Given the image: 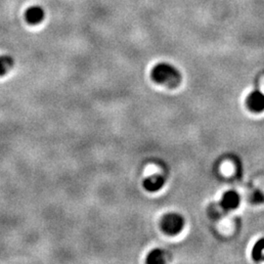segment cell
Returning <instances> with one entry per match:
<instances>
[{
    "mask_svg": "<svg viewBox=\"0 0 264 264\" xmlns=\"http://www.w3.org/2000/svg\"><path fill=\"white\" fill-rule=\"evenodd\" d=\"M240 196L235 191H227L222 196L221 206L225 209H235L240 206Z\"/></svg>",
    "mask_w": 264,
    "mask_h": 264,
    "instance_id": "obj_5",
    "label": "cell"
},
{
    "mask_svg": "<svg viewBox=\"0 0 264 264\" xmlns=\"http://www.w3.org/2000/svg\"><path fill=\"white\" fill-rule=\"evenodd\" d=\"M152 79L162 85L175 87L181 81V74L170 63H160L156 65L151 72Z\"/></svg>",
    "mask_w": 264,
    "mask_h": 264,
    "instance_id": "obj_1",
    "label": "cell"
},
{
    "mask_svg": "<svg viewBox=\"0 0 264 264\" xmlns=\"http://www.w3.org/2000/svg\"><path fill=\"white\" fill-rule=\"evenodd\" d=\"M170 260L169 253L162 248H155L151 250L146 258V262L150 264L167 263Z\"/></svg>",
    "mask_w": 264,
    "mask_h": 264,
    "instance_id": "obj_6",
    "label": "cell"
},
{
    "mask_svg": "<svg viewBox=\"0 0 264 264\" xmlns=\"http://www.w3.org/2000/svg\"><path fill=\"white\" fill-rule=\"evenodd\" d=\"M184 217L176 212H170L166 214L161 221V227L163 231L170 236L179 234L184 228Z\"/></svg>",
    "mask_w": 264,
    "mask_h": 264,
    "instance_id": "obj_2",
    "label": "cell"
},
{
    "mask_svg": "<svg viewBox=\"0 0 264 264\" xmlns=\"http://www.w3.org/2000/svg\"><path fill=\"white\" fill-rule=\"evenodd\" d=\"M165 184V178L162 175L155 174L146 178L143 182V186L149 192H157L163 188Z\"/></svg>",
    "mask_w": 264,
    "mask_h": 264,
    "instance_id": "obj_7",
    "label": "cell"
},
{
    "mask_svg": "<svg viewBox=\"0 0 264 264\" xmlns=\"http://www.w3.org/2000/svg\"><path fill=\"white\" fill-rule=\"evenodd\" d=\"M14 59L9 55L0 56V76L6 75L14 66Z\"/></svg>",
    "mask_w": 264,
    "mask_h": 264,
    "instance_id": "obj_8",
    "label": "cell"
},
{
    "mask_svg": "<svg viewBox=\"0 0 264 264\" xmlns=\"http://www.w3.org/2000/svg\"><path fill=\"white\" fill-rule=\"evenodd\" d=\"M25 18L31 25H38L45 18V11L41 6H32L26 11Z\"/></svg>",
    "mask_w": 264,
    "mask_h": 264,
    "instance_id": "obj_3",
    "label": "cell"
},
{
    "mask_svg": "<svg viewBox=\"0 0 264 264\" xmlns=\"http://www.w3.org/2000/svg\"><path fill=\"white\" fill-rule=\"evenodd\" d=\"M248 108L253 112L264 111V94L260 91H253L246 99Z\"/></svg>",
    "mask_w": 264,
    "mask_h": 264,
    "instance_id": "obj_4",
    "label": "cell"
}]
</instances>
